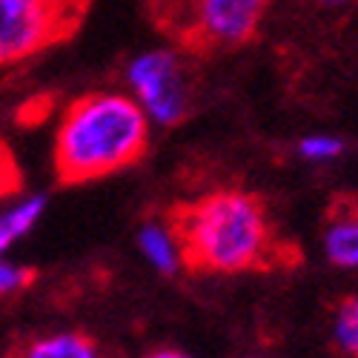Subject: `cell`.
<instances>
[{
	"label": "cell",
	"mask_w": 358,
	"mask_h": 358,
	"mask_svg": "<svg viewBox=\"0 0 358 358\" xmlns=\"http://www.w3.org/2000/svg\"><path fill=\"white\" fill-rule=\"evenodd\" d=\"M181 266L189 273H261L289 264L287 244L275 235L266 206L238 189L206 192L178 203L166 215Z\"/></svg>",
	"instance_id": "cell-1"
},
{
	"label": "cell",
	"mask_w": 358,
	"mask_h": 358,
	"mask_svg": "<svg viewBox=\"0 0 358 358\" xmlns=\"http://www.w3.org/2000/svg\"><path fill=\"white\" fill-rule=\"evenodd\" d=\"M149 115L127 92H92L72 101L52 146L57 181L78 187L135 166L149 149Z\"/></svg>",
	"instance_id": "cell-2"
},
{
	"label": "cell",
	"mask_w": 358,
	"mask_h": 358,
	"mask_svg": "<svg viewBox=\"0 0 358 358\" xmlns=\"http://www.w3.org/2000/svg\"><path fill=\"white\" fill-rule=\"evenodd\" d=\"M273 0H143L146 17L178 49L213 55L250 43Z\"/></svg>",
	"instance_id": "cell-3"
},
{
	"label": "cell",
	"mask_w": 358,
	"mask_h": 358,
	"mask_svg": "<svg viewBox=\"0 0 358 358\" xmlns=\"http://www.w3.org/2000/svg\"><path fill=\"white\" fill-rule=\"evenodd\" d=\"M92 0H0V69L78 35Z\"/></svg>",
	"instance_id": "cell-4"
},
{
	"label": "cell",
	"mask_w": 358,
	"mask_h": 358,
	"mask_svg": "<svg viewBox=\"0 0 358 358\" xmlns=\"http://www.w3.org/2000/svg\"><path fill=\"white\" fill-rule=\"evenodd\" d=\"M132 98L143 106L152 124L172 127L187 115V86L178 57L166 49L146 52L129 64Z\"/></svg>",
	"instance_id": "cell-5"
},
{
	"label": "cell",
	"mask_w": 358,
	"mask_h": 358,
	"mask_svg": "<svg viewBox=\"0 0 358 358\" xmlns=\"http://www.w3.org/2000/svg\"><path fill=\"white\" fill-rule=\"evenodd\" d=\"M3 358H112V355L86 333H52L12 344Z\"/></svg>",
	"instance_id": "cell-6"
},
{
	"label": "cell",
	"mask_w": 358,
	"mask_h": 358,
	"mask_svg": "<svg viewBox=\"0 0 358 358\" xmlns=\"http://www.w3.org/2000/svg\"><path fill=\"white\" fill-rule=\"evenodd\" d=\"M324 252L336 266H358V206H338L324 227Z\"/></svg>",
	"instance_id": "cell-7"
},
{
	"label": "cell",
	"mask_w": 358,
	"mask_h": 358,
	"mask_svg": "<svg viewBox=\"0 0 358 358\" xmlns=\"http://www.w3.org/2000/svg\"><path fill=\"white\" fill-rule=\"evenodd\" d=\"M43 210H46V198L32 195V198H23L20 203L0 213V252H6L26 232H32V227L41 221Z\"/></svg>",
	"instance_id": "cell-8"
},
{
	"label": "cell",
	"mask_w": 358,
	"mask_h": 358,
	"mask_svg": "<svg viewBox=\"0 0 358 358\" xmlns=\"http://www.w3.org/2000/svg\"><path fill=\"white\" fill-rule=\"evenodd\" d=\"M141 250L143 255L152 261L161 273H175L181 266V252H178V244L166 227H158V224H146L141 229Z\"/></svg>",
	"instance_id": "cell-9"
},
{
	"label": "cell",
	"mask_w": 358,
	"mask_h": 358,
	"mask_svg": "<svg viewBox=\"0 0 358 358\" xmlns=\"http://www.w3.org/2000/svg\"><path fill=\"white\" fill-rule=\"evenodd\" d=\"M336 338L341 350L358 358V295H350L336 307Z\"/></svg>",
	"instance_id": "cell-10"
},
{
	"label": "cell",
	"mask_w": 358,
	"mask_h": 358,
	"mask_svg": "<svg viewBox=\"0 0 358 358\" xmlns=\"http://www.w3.org/2000/svg\"><path fill=\"white\" fill-rule=\"evenodd\" d=\"M32 281H35V270H29V266H20V264H12V261L0 258V301L9 298V295L23 292Z\"/></svg>",
	"instance_id": "cell-11"
},
{
	"label": "cell",
	"mask_w": 358,
	"mask_h": 358,
	"mask_svg": "<svg viewBox=\"0 0 358 358\" xmlns=\"http://www.w3.org/2000/svg\"><path fill=\"white\" fill-rule=\"evenodd\" d=\"M344 143L333 135H310L298 143V155L307 158V161H333L341 155Z\"/></svg>",
	"instance_id": "cell-12"
},
{
	"label": "cell",
	"mask_w": 358,
	"mask_h": 358,
	"mask_svg": "<svg viewBox=\"0 0 358 358\" xmlns=\"http://www.w3.org/2000/svg\"><path fill=\"white\" fill-rule=\"evenodd\" d=\"M23 187V172L12 155V149L0 143V201L15 198Z\"/></svg>",
	"instance_id": "cell-13"
},
{
	"label": "cell",
	"mask_w": 358,
	"mask_h": 358,
	"mask_svg": "<svg viewBox=\"0 0 358 358\" xmlns=\"http://www.w3.org/2000/svg\"><path fill=\"white\" fill-rule=\"evenodd\" d=\"M143 358H189V355H184L181 350H152V352H146Z\"/></svg>",
	"instance_id": "cell-14"
},
{
	"label": "cell",
	"mask_w": 358,
	"mask_h": 358,
	"mask_svg": "<svg viewBox=\"0 0 358 358\" xmlns=\"http://www.w3.org/2000/svg\"><path fill=\"white\" fill-rule=\"evenodd\" d=\"M318 3H324V6H341V3H347V0H318Z\"/></svg>",
	"instance_id": "cell-15"
}]
</instances>
